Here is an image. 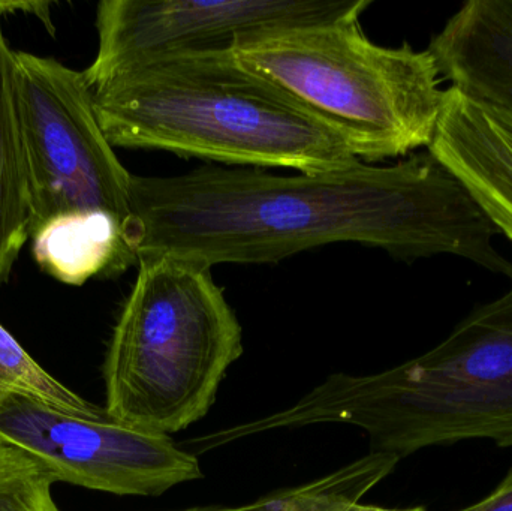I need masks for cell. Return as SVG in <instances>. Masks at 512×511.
Segmentation results:
<instances>
[{
	"instance_id": "6da1fadb",
	"label": "cell",
	"mask_w": 512,
	"mask_h": 511,
	"mask_svg": "<svg viewBox=\"0 0 512 511\" xmlns=\"http://www.w3.org/2000/svg\"><path fill=\"white\" fill-rule=\"evenodd\" d=\"M123 230L135 261L173 255L215 264L277 263L360 243L399 260L450 255L512 275L498 230L460 180L429 152L387 167L277 176L262 168L201 167L171 177L132 174Z\"/></svg>"
},
{
	"instance_id": "7a4b0ae2",
	"label": "cell",
	"mask_w": 512,
	"mask_h": 511,
	"mask_svg": "<svg viewBox=\"0 0 512 511\" xmlns=\"http://www.w3.org/2000/svg\"><path fill=\"white\" fill-rule=\"evenodd\" d=\"M87 87L113 147L298 173L360 162L336 132L237 65L233 51L156 60Z\"/></svg>"
},
{
	"instance_id": "3957f363",
	"label": "cell",
	"mask_w": 512,
	"mask_h": 511,
	"mask_svg": "<svg viewBox=\"0 0 512 511\" xmlns=\"http://www.w3.org/2000/svg\"><path fill=\"white\" fill-rule=\"evenodd\" d=\"M508 279L504 294L472 309L432 350L378 374L330 375L291 407L233 426L231 440L343 423L366 432L370 452L400 461L462 441L511 449L512 275Z\"/></svg>"
},
{
	"instance_id": "277c9868",
	"label": "cell",
	"mask_w": 512,
	"mask_h": 511,
	"mask_svg": "<svg viewBox=\"0 0 512 511\" xmlns=\"http://www.w3.org/2000/svg\"><path fill=\"white\" fill-rule=\"evenodd\" d=\"M137 266L105 356V411L171 437L207 416L243 354V329L212 267L173 255Z\"/></svg>"
},
{
	"instance_id": "5b68a950",
	"label": "cell",
	"mask_w": 512,
	"mask_h": 511,
	"mask_svg": "<svg viewBox=\"0 0 512 511\" xmlns=\"http://www.w3.org/2000/svg\"><path fill=\"white\" fill-rule=\"evenodd\" d=\"M233 57L336 132L360 161L427 149L444 107L432 51L376 44L360 20L258 33L237 42Z\"/></svg>"
},
{
	"instance_id": "8992f818",
	"label": "cell",
	"mask_w": 512,
	"mask_h": 511,
	"mask_svg": "<svg viewBox=\"0 0 512 511\" xmlns=\"http://www.w3.org/2000/svg\"><path fill=\"white\" fill-rule=\"evenodd\" d=\"M17 63L30 234L56 219L99 212L125 230L132 173L99 125L83 74L27 51H17Z\"/></svg>"
},
{
	"instance_id": "52a82bcc",
	"label": "cell",
	"mask_w": 512,
	"mask_h": 511,
	"mask_svg": "<svg viewBox=\"0 0 512 511\" xmlns=\"http://www.w3.org/2000/svg\"><path fill=\"white\" fill-rule=\"evenodd\" d=\"M0 443L56 482L120 497H159L203 477L198 456L168 435L72 416L26 393L0 389Z\"/></svg>"
},
{
	"instance_id": "ba28073f",
	"label": "cell",
	"mask_w": 512,
	"mask_h": 511,
	"mask_svg": "<svg viewBox=\"0 0 512 511\" xmlns=\"http://www.w3.org/2000/svg\"><path fill=\"white\" fill-rule=\"evenodd\" d=\"M372 0H102L87 84L156 60L233 51L248 36L360 20Z\"/></svg>"
},
{
	"instance_id": "9c48e42d",
	"label": "cell",
	"mask_w": 512,
	"mask_h": 511,
	"mask_svg": "<svg viewBox=\"0 0 512 511\" xmlns=\"http://www.w3.org/2000/svg\"><path fill=\"white\" fill-rule=\"evenodd\" d=\"M427 152L460 180L499 234L512 243V110L445 89Z\"/></svg>"
},
{
	"instance_id": "30bf717a",
	"label": "cell",
	"mask_w": 512,
	"mask_h": 511,
	"mask_svg": "<svg viewBox=\"0 0 512 511\" xmlns=\"http://www.w3.org/2000/svg\"><path fill=\"white\" fill-rule=\"evenodd\" d=\"M429 50L451 86L512 110V0L463 3Z\"/></svg>"
},
{
	"instance_id": "8fae6325",
	"label": "cell",
	"mask_w": 512,
	"mask_h": 511,
	"mask_svg": "<svg viewBox=\"0 0 512 511\" xmlns=\"http://www.w3.org/2000/svg\"><path fill=\"white\" fill-rule=\"evenodd\" d=\"M32 254L45 273L66 285L120 275L137 264L123 239V225L108 213L68 216L30 234Z\"/></svg>"
},
{
	"instance_id": "7c38bea8",
	"label": "cell",
	"mask_w": 512,
	"mask_h": 511,
	"mask_svg": "<svg viewBox=\"0 0 512 511\" xmlns=\"http://www.w3.org/2000/svg\"><path fill=\"white\" fill-rule=\"evenodd\" d=\"M30 236L29 173L21 122L17 51L0 17V285L11 279Z\"/></svg>"
},
{
	"instance_id": "4fadbf2b",
	"label": "cell",
	"mask_w": 512,
	"mask_h": 511,
	"mask_svg": "<svg viewBox=\"0 0 512 511\" xmlns=\"http://www.w3.org/2000/svg\"><path fill=\"white\" fill-rule=\"evenodd\" d=\"M399 462L396 456L370 452L321 479L274 492L254 503L177 511H336L342 504L360 501L387 479Z\"/></svg>"
},
{
	"instance_id": "5bb4252c",
	"label": "cell",
	"mask_w": 512,
	"mask_h": 511,
	"mask_svg": "<svg viewBox=\"0 0 512 511\" xmlns=\"http://www.w3.org/2000/svg\"><path fill=\"white\" fill-rule=\"evenodd\" d=\"M0 389L26 393L72 416L101 419L105 408L78 396L41 368L0 324Z\"/></svg>"
},
{
	"instance_id": "9a60e30c",
	"label": "cell",
	"mask_w": 512,
	"mask_h": 511,
	"mask_svg": "<svg viewBox=\"0 0 512 511\" xmlns=\"http://www.w3.org/2000/svg\"><path fill=\"white\" fill-rule=\"evenodd\" d=\"M53 485L29 456L0 443V511H60Z\"/></svg>"
},
{
	"instance_id": "2e32d148",
	"label": "cell",
	"mask_w": 512,
	"mask_h": 511,
	"mask_svg": "<svg viewBox=\"0 0 512 511\" xmlns=\"http://www.w3.org/2000/svg\"><path fill=\"white\" fill-rule=\"evenodd\" d=\"M456 511H512V467L492 494L472 506Z\"/></svg>"
},
{
	"instance_id": "e0dca14e",
	"label": "cell",
	"mask_w": 512,
	"mask_h": 511,
	"mask_svg": "<svg viewBox=\"0 0 512 511\" xmlns=\"http://www.w3.org/2000/svg\"><path fill=\"white\" fill-rule=\"evenodd\" d=\"M53 2H0V17L5 14L23 11L26 14L36 15L38 20L54 35L53 20H51L50 8Z\"/></svg>"
},
{
	"instance_id": "ac0fdd59",
	"label": "cell",
	"mask_w": 512,
	"mask_h": 511,
	"mask_svg": "<svg viewBox=\"0 0 512 511\" xmlns=\"http://www.w3.org/2000/svg\"><path fill=\"white\" fill-rule=\"evenodd\" d=\"M340 511H427L424 507H412V509H385V507L369 506V504L358 503L346 504Z\"/></svg>"
}]
</instances>
